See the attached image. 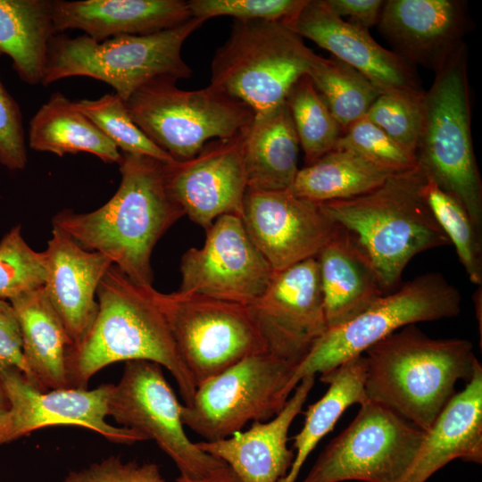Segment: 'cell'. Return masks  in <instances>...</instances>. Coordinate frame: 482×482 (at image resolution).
Listing matches in <instances>:
<instances>
[{"label": "cell", "mask_w": 482, "mask_h": 482, "mask_svg": "<svg viewBox=\"0 0 482 482\" xmlns=\"http://www.w3.org/2000/svg\"><path fill=\"white\" fill-rule=\"evenodd\" d=\"M299 139L287 103L255 112L245 128L243 159L248 188L287 190L299 170Z\"/></svg>", "instance_id": "obj_26"}, {"label": "cell", "mask_w": 482, "mask_h": 482, "mask_svg": "<svg viewBox=\"0 0 482 482\" xmlns=\"http://www.w3.org/2000/svg\"><path fill=\"white\" fill-rule=\"evenodd\" d=\"M330 10L348 22L364 29L378 25L385 1L382 0H325Z\"/></svg>", "instance_id": "obj_43"}, {"label": "cell", "mask_w": 482, "mask_h": 482, "mask_svg": "<svg viewBox=\"0 0 482 482\" xmlns=\"http://www.w3.org/2000/svg\"><path fill=\"white\" fill-rule=\"evenodd\" d=\"M7 368L20 370L29 380L16 312L9 301L0 298V370Z\"/></svg>", "instance_id": "obj_42"}, {"label": "cell", "mask_w": 482, "mask_h": 482, "mask_svg": "<svg viewBox=\"0 0 482 482\" xmlns=\"http://www.w3.org/2000/svg\"><path fill=\"white\" fill-rule=\"evenodd\" d=\"M27 162L21 108L0 79V164L10 170H21Z\"/></svg>", "instance_id": "obj_40"}, {"label": "cell", "mask_w": 482, "mask_h": 482, "mask_svg": "<svg viewBox=\"0 0 482 482\" xmlns=\"http://www.w3.org/2000/svg\"><path fill=\"white\" fill-rule=\"evenodd\" d=\"M45 279L44 252L28 245L21 225L12 227L0 241V298L10 302L44 287Z\"/></svg>", "instance_id": "obj_36"}, {"label": "cell", "mask_w": 482, "mask_h": 482, "mask_svg": "<svg viewBox=\"0 0 482 482\" xmlns=\"http://www.w3.org/2000/svg\"><path fill=\"white\" fill-rule=\"evenodd\" d=\"M55 35L52 0H0V53L23 82L41 84Z\"/></svg>", "instance_id": "obj_29"}, {"label": "cell", "mask_w": 482, "mask_h": 482, "mask_svg": "<svg viewBox=\"0 0 482 482\" xmlns=\"http://www.w3.org/2000/svg\"><path fill=\"white\" fill-rule=\"evenodd\" d=\"M482 462V367L476 366L465 387L457 392L426 432L410 467L398 482H426L450 461Z\"/></svg>", "instance_id": "obj_24"}, {"label": "cell", "mask_w": 482, "mask_h": 482, "mask_svg": "<svg viewBox=\"0 0 482 482\" xmlns=\"http://www.w3.org/2000/svg\"><path fill=\"white\" fill-rule=\"evenodd\" d=\"M328 328L353 319L385 295L370 261L338 226L316 257Z\"/></svg>", "instance_id": "obj_25"}, {"label": "cell", "mask_w": 482, "mask_h": 482, "mask_svg": "<svg viewBox=\"0 0 482 482\" xmlns=\"http://www.w3.org/2000/svg\"><path fill=\"white\" fill-rule=\"evenodd\" d=\"M286 103L304 154L305 165L336 147L343 129L308 75L292 86Z\"/></svg>", "instance_id": "obj_33"}, {"label": "cell", "mask_w": 482, "mask_h": 482, "mask_svg": "<svg viewBox=\"0 0 482 482\" xmlns=\"http://www.w3.org/2000/svg\"><path fill=\"white\" fill-rule=\"evenodd\" d=\"M315 383L306 376L281 411L267 421H253L245 431L213 442H198L204 453L227 464L241 482H279L289 471L295 452L287 447L288 431L302 411Z\"/></svg>", "instance_id": "obj_22"}, {"label": "cell", "mask_w": 482, "mask_h": 482, "mask_svg": "<svg viewBox=\"0 0 482 482\" xmlns=\"http://www.w3.org/2000/svg\"><path fill=\"white\" fill-rule=\"evenodd\" d=\"M467 54L465 45L435 72L425 91L415 156L426 176L462 204L481 232L482 181L471 136Z\"/></svg>", "instance_id": "obj_5"}, {"label": "cell", "mask_w": 482, "mask_h": 482, "mask_svg": "<svg viewBox=\"0 0 482 482\" xmlns=\"http://www.w3.org/2000/svg\"><path fill=\"white\" fill-rule=\"evenodd\" d=\"M307 0H190L193 18L230 16L238 21L263 20L290 26Z\"/></svg>", "instance_id": "obj_38"}, {"label": "cell", "mask_w": 482, "mask_h": 482, "mask_svg": "<svg viewBox=\"0 0 482 482\" xmlns=\"http://www.w3.org/2000/svg\"><path fill=\"white\" fill-rule=\"evenodd\" d=\"M149 287L134 283L113 264L109 268L96 291V318L81 344L68 353L70 388L87 389L91 378L107 365L142 360L168 370L184 405L192 402L196 383Z\"/></svg>", "instance_id": "obj_2"}, {"label": "cell", "mask_w": 482, "mask_h": 482, "mask_svg": "<svg viewBox=\"0 0 482 482\" xmlns=\"http://www.w3.org/2000/svg\"><path fill=\"white\" fill-rule=\"evenodd\" d=\"M245 129L207 142L189 159L164 164L170 195L185 215L204 229L222 215L241 218L248 188L243 159Z\"/></svg>", "instance_id": "obj_18"}, {"label": "cell", "mask_w": 482, "mask_h": 482, "mask_svg": "<svg viewBox=\"0 0 482 482\" xmlns=\"http://www.w3.org/2000/svg\"><path fill=\"white\" fill-rule=\"evenodd\" d=\"M378 28L394 52L436 72L463 46L471 21L461 0H387Z\"/></svg>", "instance_id": "obj_20"}, {"label": "cell", "mask_w": 482, "mask_h": 482, "mask_svg": "<svg viewBox=\"0 0 482 482\" xmlns=\"http://www.w3.org/2000/svg\"><path fill=\"white\" fill-rule=\"evenodd\" d=\"M461 301L459 290L436 272L420 275L383 295L353 319L326 330L297 365L286 387L287 395L304 377L322 374L363 354L407 325L457 316Z\"/></svg>", "instance_id": "obj_8"}, {"label": "cell", "mask_w": 482, "mask_h": 482, "mask_svg": "<svg viewBox=\"0 0 482 482\" xmlns=\"http://www.w3.org/2000/svg\"><path fill=\"white\" fill-rule=\"evenodd\" d=\"M426 179L417 165L364 195L320 204L353 237L386 294L397 287L414 256L450 245L424 198Z\"/></svg>", "instance_id": "obj_4"}, {"label": "cell", "mask_w": 482, "mask_h": 482, "mask_svg": "<svg viewBox=\"0 0 482 482\" xmlns=\"http://www.w3.org/2000/svg\"><path fill=\"white\" fill-rule=\"evenodd\" d=\"M10 411V403L5 389L0 380V430Z\"/></svg>", "instance_id": "obj_45"}, {"label": "cell", "mask_w": 482, "mask_h": 482, "mask_svg": "<svg viewBox=\"0 0 482 482\" xmlns=\"http://www.w3.org/2000/svg\"><path fill=\"white\" fill-rule=\"evenodd\" d=\"M181 406L162 366L149 361L125 362L118 384L112 385L108 416L137 430L172 459L180 475L198 479L225 465L203 452L186 435Z\"/></svg>", "instance_id": "obj_13"}, {"label": "cell", "mask_w": 482, "mask_h": 482, "mask_svg": "<svg viewBox=\"0 0 482 482\" xmlns=\"http://www.w3.org/2000/svg\"><path fill=\"white\" fill-rule=\"evenodd\" d=\"M317 56L284 22L234 20L229 38L212 58L210 85L254 113L265 112L286 102Z\"/></svg>", "instance_id": "obj_7"}, {"label": "cell", "mask_w": 482, "mask_h": 482, "mask_svg": "<svg viewBox=\"0 0 482 482\" xmlns=\"http://www.w3.org/2000/svg\"><path fill=\"white\" fill-rule=\"evenodd\" d=\"M297 364L263 352L248 356L198 385L181 420L207 442L241 431L251 420L267 421L288 400L286 387Z\"/></svg>", "instance_id": "obj_11"}, {"label": "cell", "mask_w": 482, "mask_h": 482, "mask_svg": "<svg viewBox=\"0 0 482 482\" xmlns=\"http://www.w3.org/2000/svg\"><path fill=\"white\" fill-rule=\"evenodd\" d=\"M425 435L388 408L367 399L302 482H398Z\"/></svg>", "instance_id": "obj_12"}, {"label": "cell", "mask_w": 482, "mask_h": 482, "mask_svg": "<svg viewBox=\"0 0 482 482\" xmlns=\"http://www.w3.org/2000/svg\"><path fill=\"white\" fill-rule=\"evenodd\" d=\"M29 145L60 157L91 154L107 163H119L121 152L97 127L60 92L53 93L31 118Z\"/></svg>", "instance_id": "obj_28"}, {"label": "cell", "mask_w": 482, "mask_h": 482, "mask_svg": "<svg viewBox=\"0 0 482 482\" xmlns=\"http://www.w3.org/2000/svg\"><path fill=\"white\" fill-rule=\"evenodd\" d=\"M365 117L415 155L421 126V102L381 94Z\"/></svg>", "instance_id": "obj_39"}, {"label": "cell", "mask_w": 482, "mask_h": 482, "mask_svg": "<svg viewBox=\"0 0 482 482\" xmlns=\"http://www.w3.org/2000/svg\"><path fill=\"white\" fill-rule=\"evenodd\" d=\"M204 22L191 18L157 33L120 35L102 42L86 35L71 37L56 34L49 44L41 84L88 77L111 86L125 102L155 80L188 79L193 71L182 58V46Z\"/></svg>", "instance_id": "obj_6"}, {"label": "cell", "mask_w": 482, "mask_h": 482, "mask_svg": "<svg viewBox=\"0 0 482 482\" xmlns=\"http://www.w3.org/2000/svg\"><path fill=\"white\" fill-rule=\"evenodd\" d=\"M250 306L267 351L298 365L328 329L317 259L275 272Z\"/></svg>", "instance_id": "obj_16"}, {"label": "cell", "mask_w": 482, "mask_h": 482, "mask_svg": "<svg viewBox=\"0 0 482 482\" xmlns=\"http://www.w3.org/2000/svg\"><path fill=\"white\" fill-rule=\"evenodd\" d=\"M74 104L121 153L143 154L164 162L174 161L136 125L125 102L116 94H106L96 100L83 99Z\"/></svg>", "instance_id": "obj_35"}, {"label": "cell", "mask_w": 482, "mask_h": 482, "mask_svg": "<svg viewBox=\"0 0 482 482\" xmlns=\"http://www.w3.org/2000/svg\"><path fill=\"white\" fill-rule=\"evenodd\" d=\"M352 151L391 173L416 167V156L393 140L365 116L343 131L336 147Z\"/></svg>", "instance_id": "obj_37"}, {"label": "cell", "mask_w": 482, "mask_h": 482, "mask_svg": "<svg viewBox=\"0 0 482 482\" xmlns=\"http://www.w3.org/2000/svg\"><path fill=\"white\" fill-rule=\"evenodd\" d=\"M393 174L352 151L334 148L299 169L289 190L317 204L345 200L370 192Z\"/></svg>", "instance_id": "obj_31"}, {"label": "cell", "mask_w": 482, "mask_h": 482, "mask_svg": "<svg viewBox=\"0 0 482 482\" xmlns=\"http://www.w3.org/2000/svg\"><path fill=\"white\" fill-rule=\"evenodd\" d=\"M424 198L440 229L454 245L460 262L471 283L482 284L481 232L468 212L452 195L427 177Z\"/></svg>", "instance_id": "obj_34"}, {"label": "cell", "mask_w": 482, "mask_h": 482, "mask_svg": "<svg viewBox=\"0 0 482 482\" xmlns=\"http://www.w3.org/2000/svg\"><path fill=\"white\" fill-rule=\"evenodd\" d=\"M307 75L343 131L381 95L367 77L334 56L318 55Z\"/></svg>", "instance_id": "obj_32"}, {"label": "cell", "mask_w": 482, "mask_h": 482, "mask_svg": "<svg viewBox=\"0 0 482 482\" xmlns=\"http://www.w3.org/2000/svg\"><path fill=\"white\" fill-rule=\"evenodd\" d=\"M62 482H164V479L154 463L123 461L119 456H110L69 472Z\"/></svg>", "instance_id": "obj_41"}, {"label": "cell", "mask_w": 482, "mask_h": 482, "mask_svg": "<svg viewBox=\"0 0 482 482\" xmlns=\"http://www.w3.org/2000/svg\"><path fill=\"white\" fill-rule=\"evenodd\" d=\"M241 220L275 272L316 258L337 228L320 204L299 197L289 189L247 188Z\"/></svg>", "instance_id": "obj_17"}, {"label": "cell", "mask_w": 482, "mask_h": 482, "mask_svg": "<svg viewBox=\"0 0 482 482\" xmlns=\"http://www.w3.org/2000/svg\"><path fill=\"white\" fill-rule=\"evenodd\" d=\"M52 11L56 34L79 29L96 42L150 35L193 18L183 0H54Z\"/></svg>", "instance_id": "obj_23"}, {"label": "cell", "mask_w": 482, "mask_h": 482, "mask_svg": "<svg viewBox=\"0 0 482 482\" xmlns=\"http://www.w3.org/2000/svg\"><path fill=\"white\" fill-rule=\"evenodd\" d=\"M204 245L181 258L179 291L252 305L275 271L248 236L240 217L226 214L207 229Z\"/></svg>", "instance_id": "obj_14"}, {"label": "cell", "mask_w": 482, "mask_h": 482, "mask_svg": "<svg viewBox=\"0 0 482 482\" xmlns=\"http://www.w3.org/2000/svg\"><path fill=\"white\" fill-rule=\"evenodd\" d=\"M196 386L243 359L267 352L250 305L148 287Z\"/></svg>", "instance_id": "obj_10"}, {"label": "cell", "mask_w": 482, "mask_h": 482, "mask_svg": "<svg viewBox=\"0 0 482 482\" xmlns=\"http://www.w3.org/2000/svg\"><path fill=\"white\" fill-rule=\"evenodd\" d=\"M0 380L10 403L9 413L0 430V445L37 429L58 425L91 429L117 444L132 445L147 440L137 430L117 428L106 421L112 384H103L92 390L42 391L16 368L1 370Z\"/></svg>", "instance_id": "obj_15"}, {"label": "cell", "mask_w": 482, "mask_h": 482, "mask_svg": "<svg viewBox=\"0 0 482 482\" xmlns=\"http://www.w3.org/2000/svg\"><path fill=\"white\" fill-rule=\"evenodd\" d=\"M365 394L424 432L456 395L460 380L471 378L478 360L462 338L437 339L407 325L363 353Z\"/></svg>", "instance_id": "obj_3"}, {"label": "cell", "mask_w": 482, "mask_h": 482, "mask_svg": "<svg viewBox=\"0 0 482 482\" xmlns=\"http://www.w3.org/2000/svg\"><path fill=\"white\" fill-rule=\"evenodd\" d=\"M125 104L145 136L177 161L195 156L212 139L239 134L254 114L246 104L210 84L184 90L167 79L140 87Z\"/></svg>", "instance_id": "obj_9"}, {"label": "cell", "mask_w": 482, "mask_h": 482, "mask_svg": "<svg viewBox=\"0 0 482 482\" xmlns=\"http://www.w3.org/2000/svg\"><path fill=\"white\" fill-rule=\"evenodd\" d=\"M10 303L20 323L30 382L42 391L70 388L67 357L72 342L44 287Z\"/></svg>", "instance_id": "obj_27"}, {"label": "cell", "mask_w": 482, "mask_h": 482, "mask_svg": "<svg viewBox=\"0 0 482 482\" xmlns=\"http://www.w3.org/2000/svg\"><path fill=\"white\" fill-rule=\"evenodd\" d=\"M118 164L120 184L108 202L89 212H59L53 226L82 247L110 258L134 283L149 287L153 250L185 213L168 189L164 162L121 153Z\"/></svg>", "instance_id": "obj_1"}, {"label": "cell", "mask_w": 482, "mask_h": 482, "mask_svg": "<svg viewBox=\"0 0 482 482\" xmlns=\"http://www.w3.org/2000/svg\"><path fill=\"white\" fill-rule=\"evenodd\" d=\"M366 361L363 354L320 374V380L328 388L324 395L304 412V423L294 437V461L279 482H295L309 454L330 432L344 411L353 404L367 400L365 394Z\"/></svg>", "instance_id": "obj_30"}, {"label": "cell", "mask_w": 482, "mask_h": 482, "mask_svg": "<svg viewBox=\"0 0 482 482\" xmlns=\"http://www.w3.org/2000/svg\"><path fill=\"white\" fill-rule=\"evenodd\" d=\"M44 253V290L72 342L71 347L78 346L96 318V291L113 263L104 254L82 247L55 226Z\"/></svg>", "instance_id": "obj_21"}, {"label": "cell", "mask_w": 482, "mask_h": 482, "mask_svg": "<svg viewBox=\"0 0 482 482\" xmlns=\"http://www.w3.org/2000/svg\"><path fill=\"white\" fill-rule=\"evenodd\" d=\"M289 27L359 71L380 94L421 102L425 90L415 67L377 43L369 29L335 14L325 0H307Z\"/></svg>", "instance_id": "obj_19"}, {"label": "cell", "mask_w": 482, "mask_h": 482, "mask_svg": "<svg viewBox=\"0 0 482 482\" xmlns=\"http://www.w3.org/2000/svg\"><path fill=\"white\" fill-rule=\"evenodd\" d=\"M175 482H241L235 472L227 465L219 468L207 477L193 479L179 476Z\"/></svg>", "instance_id": "obj_44"}]
</instances>
